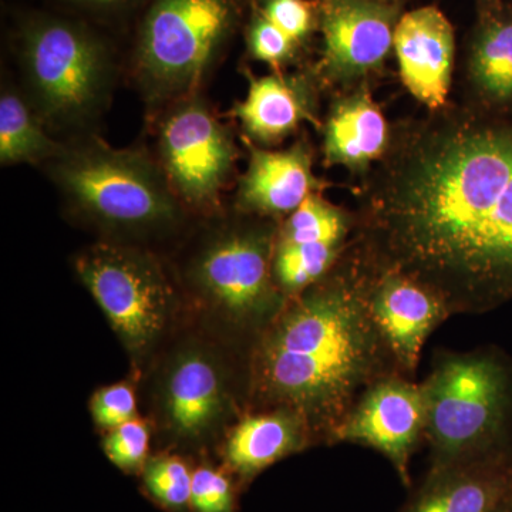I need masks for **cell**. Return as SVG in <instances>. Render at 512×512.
<instances>
[{"instance_id":"cell-28","label":"cell","mask_w":512,"mask_h":512,"mask_svg":"<svg viewBox=\"0 0 512 512\" xmlns=\"http://www.w3.org/2000/svg\"><path fill=\"white\" fill-rule=\"evenodd\" d=\"M94 421L104 429H117L136 416V396L128 384L103 387L92 399Z\"/></svg>"},{"instance_id":"cell-3","label":"cell","mask_w":512,"mask_h":512,"mask_svg":"<svg viewBox=\"0 0 512 512\" xmlns=\"http://www.w3.org/2000/svg\"><path fill=\"white\" fill-rule=\"evenodd\" d=\"M430 467L512 448V359L497 348L439 352L423 380Z\"/></svg>"},{"instance_id":"cell-4","label":"cell","mask_w":512,"mask_h":512,"mask_svg":"<svg viewBox=\"0 0 512 512\" xmlns=\"http://www.w3.org/2000/svg\"><path fill=\"white\" fill-rule=\"evenodd\" d=\"M47 168L67 204L103 227L148 231L170 227L183 214L163 168L143 151L87 138L64 144Z\"/></svg>"},{"instance_id":"cell-1","label":"cell","mask_w":512,"mask_h":512,"mask_svg":"<svg viewBox=\"0 0 512 512\" xmlns=\"http://www.w3.org/2000/svg\"><path fill=\"white\" fill-rule=\"evenodd\" d=\"M357 248L451 315L512 301V127L453 124L417 141L370 202Z\"/></svg>"},{"instance_id":"cell-20","label":"cell","mask_w":512,"mask_h":512,"mask_svg":"<svg viewBox=\"0 0 512 512\" xmlns=\"http://www.w3.org/2000/svg\"><path fill=\"white\" fill-rule=\"evenodd\" d=\"M470 72L485 100L495 106L512 104L511 6H485L471 43Z\"/></svg>"},{"instance_id":"cell-29","label":"cell","mask_w":512,"mask_h":512,"mask_svg":"<svg viewBox=\"0 0 512 512\" xmlns=\"http://www.w3.org/2000/svg\"><path fill=\"white\" fill-rule=\"evenodd\" d=\"M190 504L197 512H232L234 497L228 478L212 468L194 471Z\"/></svg>"},{"instance_id":"cell-8","label":"cell","mask_w":512,"mask_h":512,"mask_svg":"<svg viewBox=\"0 0 512 512\" xmlns=\"http://www.w3.org/2000/svg\"><path fill=\"white\" fill-rule=\"evenodd\" d=\"M275 241V229L266 225L231 228L212 238L192 265L197 288L232 319L258 332L288 301L272 271Z\"/></svg>"},{"instance_id":"cell-24","label":"cell","mask_w":512,"mask_h":512,"mask_svg":"<svg viewBox=\"0 0 512 512\" xmlns=\"http://www.w3.org/2000/svg\"><path fill=\"white\" fill-rule=\"evenodd\" d=\"M148 491L165 507L180 510L191 501L192 474L174 457L151 460L144 471Z\"/></svg>"},{"instance_id":"cell-7","label":"cell","mask_w":512,"mask_h":512,"mask_svg":"<svg viewBox=\"0 0 512 512\" xmlns=\"http://www.w3.org/2000/svg\"><path fill=\"white\" fill-rule=\"evenodd\" d=\"M76 271L130 352L156 342L173 312L174 293L153 256L100 242L77 256Z\"/></svg>"},{"instance_id":"cell-18","label":"cell","mask_w":512,"mask_h":512,"mask_svg":"<svg viewBox=\"0 0 512 512\" xmlns=\"http://www.w3.org/2000/svg\"><path fill=\"white\" fill-rule=\"evenodd\" d=\"M315 444L311 430L289 410H264L245 417L232 430L225 447L229 466L251 478L282 458Z\"/></svg>"},{"instance_id":"cell-16","label":"cell","mask_w":512,"mask_h":512,"mask_svg":"<svg viewBox=\"0 0 512 512\" xmlns=\"http://www.w3.org/2000/svg\"><path fill=\"white\" fill-rule=\"evenodd\" d=\"M165 414L175 433L197 439L225 412L224 384L217 366L201 352L178 357L165 384Z\"/></svg>"},{"instance_id":"cell-32","label":"cell","mask_w":512,"mask_h":512,"mask_svg":"<svg viewBox=\"0 0 512 512\" xmlns=\"http://www.w3.org/2000/svg\"><path fill=\"white\" fill-rule=\"evenodd\" d=\"M495 2H500V0H483L485 6L493 5Z\"/></svg>"},{"instance_id":"cell-5","label":"cell","mask_w":512,"mask_h":512,"mask_svg":"<svg viewBox=\"0 0 512 512\" xmlns=\"http://www.w3.org/2000/svg\"><path fill=\"white\" fill-rule=\"evenodd\" d=\"M28 100L47 128L83 127L109 99L113 59L107 43L77 20L30 16L19 33Z\"/></svg>"},{"instance_id":"cell-17","label":"cell","mask_w":512,"mask_h":512,"mask_svg":"<svg viewBox=\"0 0 512 512\" xmlns=\"http://www.w3.org/2000/svg\"><path fill=\"white\" fill-rule=\"evenodd\" d=\"M312 114V94L303 77H249L248 94L234 109L249 140L262 146L291 136Z\"/></svg>"},{"instance_id":"cell-11","label":"cell","mask_w":512,"mask_h":512,"mask_svg":"<svg viewBox=\"0 0 512 512\" xmlns=\"http://www.w3.org/2000/svg\"><path fill=\"white\" fill-rule=\"evenodd\" d=\"M397 22V8L386 0H320L323 76L352 82L382 66Z\"/></svg>"},{"instance_id":"cell-27","label":"cell","mask_w":512,"mask_h":512,"mask_svg":"<svg viewBox=\"0 0 512 512\" xmlns=\"http://www.w3.org/2000/svg\"><path fill=\"white\" fill-rule=\"evenodd\" d=\"M150 433L140 420H130L111 430L104 440V450L111 463L121 470H136L143 466L147 457Z\"/></svg>"},{"instance_id":"cell-15","label":"cell","mask_w":512,"mask_h":512,"mask_svg":"<svg viewBox=\"0 0 512 512\" xmlns=\"http://www.w3.org/2000/svg\"><path fill=\"white\" fill-rule=\"evenodd\" d=\"M316 185L305 144L281 151L252 148L247 173L239 180L238 207L251 214L289 215Z\"/></svg>"},{"instance_id":"cell-31","label":"cell","mask_w":512,"mask_h":512,"mask_svg":"<svg viewBox=\"0 0 512 512\" xmlns=\"http://www.w3.org/2000/svg\"><path fill=\"white\" fill-rule=\"evenodd\" d=\"M494 512H512V497L510 498V500L505 501V503Z\"/></svg>"},{"instance_id":"cell-12","label":"cell","mask_w":512,"mask_h":512,"mask_svg":"<svg viewBox=\"0 0 512 512\" xmlns=\"http://www.w3.org/2000/svg\"><path fill=\"white\" fill-rule=\"evenodd\" d=\"M369 266L370 311L400 372L413 379L427 338L453 315L436 293L410 276Z\"/></svg>"},{"instance_id":"cell-25","label":"cell","mask_w":512,"mask_h":512,"mask_svg":"<svg viewBox=\"0 0 512 512\" xmlns=\"http://www.w3.org/2000/svg\"><path fill=\"white\" fill-rule=\"evenodd\" d=\"M247 45L249 55L274 69H281L286 63L291 62L299 49L295 40L282 32L256 8L249 20Z\"/></svg>"},{"instance_id":"cell-26","label":"cell","mask_w":512,"mask_h":512,"mask_svg":"<svg viewBox=\"0 0 512 512\" xmlns=\"http://www.w3.org/2000/svg\"><path fill=\"white\" fill-rule=\"evenodd\" d=\"M256 9L299 46L319 25V3L311 0H261Z\"/></svg>"},{"instance_id":"cell-23","label":"cell","mask_w":512,"mask_h":512,"mask_svg":"<svg viewBox=\"0 0 512 512\" xmlns=\"http://www.w3.org/2000/svg\"><path fill=\"white\" fill-rule=\"evenodd\" d=\"M348 232L346 215L319 195L312 194L288 215L282 228L276 232V241L286 244L345 245Z\"/></svg>"},{"instance_id":"cell-6","label":"cell","mask_w":512,"mask_h":512,"mask_svg":"<svg viewBox=\"0 0 512 512\" xmlns=\"http://www.w3.org/2000/svg\"><path fill=\"white\" fill-rule=\"evenodd\" d=\"M237 0H153L138 29L134 70L153 106L197 94L234 33Z\"/></svg>"},{"instance_id":"cell-14","label":"cell","mask_w":512,"mask_h":512,"mask_svg":"<svg viewBox=\"0 0 512 512\" xmlns=\"http://www.w3.org/2000/svg\"><path fill=\"white\" fill-rule=\"evenodd\" d=\"M404 86L430 109L446 103L456 40L446 16L434 6L414 9L397 22L393 40Z\"/></svg>"},{"instance_id":"cell-10","label":"cell","mask_w":512,"mask_h":512,"mask_svg":"<svg viewBox=\"0 0 512 512\" xmlns=\"http://www.w3.org/2000/svg\"><path fill=\"white\" fill-rule=\"evenodd\" d=\"M424 429L426 406L421 384L393 375L360 396L336 433L335 444H359L379 451L410 487V460L424 441Z\"/></svg>"},{"instance_id":"cell-21","label":"cell","mask_w":512,"mask_h":512,"mask_svg":"<svg viewBox=\"0 0 512 512\" xmlns=\"http://www.w3.org/2000/svg\"><path fill=\"white\" fill-rule=\"evenodd\" d=\"M64 144L47 133L46 124L28 99L3 87L0 96V161L2 165L49 163Z\"/></svg>"},{"instance_id":"cell-2","label":"cell","mask_w":512,"mask_h":512,"mask_svg":"<svg viewBox=\"0 0 512 512\" xmlns=\"http://www.w3.org/2000/svg\"><path fill=\"white\" fill-rule=\"evenodd\" d=\"M369 279L370 266L356 249L256 333L252 403L259 412L298 414L315 444H335L360 396L384 377L403 375L370 311Z\"/></svg>"},{"instance_id":"cell-30","label":"cell","mask_w":512,"mask_h":512,"mask_svg":"<svg viewBox=\"0 0 512 512\" xmlns=\"http://www.w3.org/2000/svg\"><path fill=\"white\" fill-rule=\"evenodd\" d=\"M63 2L77 8L92 10V12L110 13L127 8L134 0H63Z\"/></svg>"},{"instance_id":"cell-13","label":"cell","mask_w":512,"mask_h":512,"mask_svg":"<svg viewBox=\"0 0 512 512\" xmlns=\"http://www.w3.org/2000/svg\"><path fill=\"white\" fill-rule=\"evenodd\" d=\"M512 497V448L430 467L400 512H494Z\"/></svg>"},{"instance_id":"cell-22","label":"cell","mask_w":512,"mask_h":512,"mask_svg":"<svg viewBox=\"0 0 512 512\" xmlns=\"http://www.w3.org/2000/svg\"><path fill=\"white\" fill-rule=\"evenodd\" d=\"M345 245L286 244L275 241L272 271L286 298L318 284L339 264Z\"/></svg>"},{"instance_id":"cell-9","label":"cell","mask_w":512,"mask_h":512,"mask_svg":"<svg viewBox=\"0 0 512 512\" xmlns=\"http://www.w3.org/2000/svg\"><path fill=\"white\" fill-rule=\"evenodd\" d=\"M157 140L158 164L181 204L217 210L234 173L237 147L207 101L192 94L167 106Z\"/></svg>"},{"instance_id":"cell-19","label":"cell","mask_w":512,"mask_h":512,"mask_svg":"<svg viewBox=\"0 0 512 512\" xmlns=\"http://www.w3.org/2000/svg\"><path fill=\"white\" fill-rule=\"evenodd\" d=\"M386 119L366 93L343 100L333 110L325 130V157L329 164L362 170L379 158L387 146Z\"/></svg>"}]
</instances>
